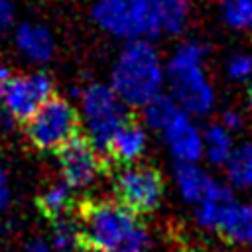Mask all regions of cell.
I'll use <instances>...</instances> for the list:
<instances>
[{"label": "cell", "instance_id": "obj_1", "mask_svg": "<svg viewBox=\"0 0 252 252\" xmlns=\"http://www.w3.org/2000/svg\"><path fill=\"white\" fill-rule=\"evenodd\" d=\"M79 228L83 248L89 252H150L152 246L148 228L118 201L87 203Z\"/></svg>", "mask_w": 252, "mask_h": 252}, {"label": "cell", "instance_id": "obj_2", "mask_svg": "<svg viewBox=\"0 0 252 252\" xmlns=\"http://www.w3.org/2000/svg\"><path fill=\"white\" fill-rule=\"evenodd\" d=\"M165 83V67L150 41H128L118 53L110 87L126 106L144 108L161 94Z\"/></svg>", "mask_w": 252, "mask_h": 252}, {"label": "cell", "instance_id": "obj_3", "mask_svg": "<svg viewBox=\"0 0 252 252\" xmlns=\"http://www.w3.org/2000/svg\"><path fill=\"white\" fill-rule=\"evenodd\" d=\"M207 49L197 41L181 43L165 65L171 98L191 116H205L215 108V87L205 71Z\"/></svg>", "mask_w": 252, "mask_h": 252}, {"label": "cell", "instance_id": "obj_4", "mask_svg": "<svg viewBox=\"0 0 252 252\" xmlns=\"http://www.w3.org/2000/svg\"><path fill=\"white\" fill-rule=\"evenodd\" d=\"M91 14L100 30L126 41H148L161 32L156 0H96Z\"/></svg>", "mask_w": 252, "mask_h": 252}, {"label": "cell", "instance_id": "obj_5", "mask_svg": "<svg viewBox=\"0 0 252 252\" xmlns=\"http://www.w3.org/2000/svg\"><path fill=\"white\" fill-rule=\"evenodd\" d=\"M81 114L87 138L98 152H106L116 130L128 120L126 104L116 96L110 85L93 83L81 94Z\"/></svg>", "mask_w": 252, "mask_h": 252}, {"label": "cell", "instance_id": "obj_6", "mask_svg": "<svg viewBox=\"0 0 252 252\" xmlns=\"http://www.w3.org/2000/svg\"><path fill=\"white\" fill-rule=\"evenodd\" d=\"M79 124L81 120L75 106L61 96H51L26 122V132L37 150L59 152L67 142L79 136Z\"/></svg>", "mask_w": 252, "mask_h": 252}, {"label": "cell", "instance_id": "obj_7", "mask_svg": "<svg viewBox=\"0 0 252 252\" xmlns=\"http://www.w3.org/2000/svg\"><path fill=\"white\" fill-rule=\"evenodd\" d=\"M114 193L120 205L134 215L152 213L163 197L161 173L146 163L120 165L114 173Z\"/></svg>", "mask_w": 252, "mask_h": 252}, {"label": "cell", "instance_id": "obj_8", "mask_svg": "<svg viewBox=\"0 0 252 252\" xmlns=\"http://www.w3.org/2000/svg\"><path fill=\"white\" fill-rule=\"evenodd\" d=\"M51 96L53 79L43 71H33L14 75L0 102L12 120L28 122Z\"/></svg>", "mask_w": 252, "mask_h": 252}, {"label": "cell", "instance_id": "obj_9", "mask_svg": "<svg viewBox=\"0 0 252 252\" xmlns=\"http://www.w3.org/2000/svg\"><path fill=\"white\" fill-rule=\"evenodd\" d=\"M57 163L61 181L67 183L73 191L91 187L102 171L100 152L91 144L87 136H75L71 142H67L57 152Z\"/></svg>", "mask_w": 252, "mask_h": 252}, {"label": "cell", "instance_id": "obj_10", "mask_svg": "<svg viewBox=\"0 0 252 252\" xmlns=\"http://www.w3.org/2000/svg\"><path fill=\"white\" fill-rule=\"evenodd\" d=\"M161 138L177 163H197L203 158V132L185 110H179L161 130Z\"/></svg>", "mask_w": 252, "mask_h": 252}, {"label": "cell", "instance_id": "obj_11", "mask_svg": "<svg viewBox=\"0 0 252 252\" xmlns=\"http://www.w3.org/2000/svg\"><path fill=\"white\" fill-rule=\"evenodd\" d=\"M146 148H148L146 128L140 122H134L128 118L112 136L106 148V154L120 165H130V163H138Z\"/></svg>", "mask_w": 252, "mask_h": 252}, {"label": "cell", "instance_id": "obj_12", "mask_svg": "<svg viewBox=\"0 0 252 252\" xmlns=\"http://www.w3.org/2000/svg\"><path fill=\"white\" fill-rule=\"evenodd\" d=\"M236 197L232 193V187L228 183H220L215 179L207 189V193L203 195V199L193 207L197 224L205 230H217L224 213L230 209Z\"/></svg>", "mask_w": 252, "mask_h": 252}, {"label": "cell", "instance_id": "obj_13", "mask_svg": "<svg viewBox=\"0 0 252 252\" xmlns=\"http://www.w3.org/2000/svg\"><path fill=\"white\" fill-rule=\"evenodd\" d=\"M14 41L18 51L32 63H47L55 51V41L51 32L45 26L33 22H26L18 26L14 33Z\"/></svg>", "mask_w": 252, "mask_h": 252}, {"label": "cell", "instance_id": "obj_14", "mask_svg": "<svg viewBox=\"0 0 252 252\" xmlns=\"http://www.w3.org/2000/svg\"><path fill=\"white\" fill-rule=\"evenodd\" d=\"M217 232L236 246H252V199L234 201L224 213Z\"/></svg>", "mask_w": 252, "mask_h": 252}, {"label": "cell", "instance_id": "obj_15", "mask_svg": "<svg viewBox=\"0 0 252 252\" xmlns=\"http://www.w3.org/2000/svg\"><path fill=\"white\" fill-rule=\"evenodd\" d=\"M173 181L181 199L195 207L215 179L203 167H199V163H177L173 169Z\"/></svg>", "mask_w": 252, "mask_h": 252}, {"label": "cell", "instance_id": "obj_16", "mask_svg": "<svg viewBox=\"0 0 252 252\" xmlns=\"http://www.w3.org/2000/svg\"><path fill=\"white\" fill-rule=\"evenodd\" d=\"M226 183L238 191H252V140L234 146L224 163Z\"/></svg>", "mask_w": 252, "mask_h": 252}, {"label": "cell", "instance_id": "obj_17", "mask_svg": "<svg viewBox=\"0 0 252 252\" xmlns=\"http://www.w3.org/2000/svg\"><path fill=\"white\" fill-rule=\"evenodd\" d=\"M234 146V134L228 132L220 122L211 124L203 132V158H207V161H211L213 165L224 167Z\"/></svg>", "mask_w": 252, "mask_h": 252}, {"label": "cell", "instance_id": "obj_18", "mask_svg": "<svg viewBox=\"0 0 252 252\" xmlns=\"http://www.w3.org/2000/svg\"><path fill=\"white\" fill-rule=\"evenodd\" d=\"M37 207L39 211L49 219V220H59L65 219L67 213L73 207V189L63 183L57 181L53 185H49L39 197H37Z\"/></svg>", "mask_w": 252, "mask_h": 252}, {"label": "cell", "instance_id": "obj_19", "mask_svg": "<svg viewBox=\"0 0 252 252\" xmlns=\"http://www.w3.org/2000/svg\"><path fill=\"white\" fill-rule=\"evenodd\" d=\"M144 122H146V126H150L152 130H156V132H159L161 134V130L175 118V114L179 112V110H183L169 94H159V96H156L154 100H150L144 108Z\"/></svg>", "mask_w": 252, "mask_h": 252}, {"label": "cell", "instance_id": "obj_20", "mask_svg": "<svg viewBox=\"0 0 252 252\" xmlns=\"http://www.w3.org/2000/svg\"><path fill=\"white\" fill-rule=\"evenodd\" d=\"M161 30L175 35L181 33L189 18V0H156Z\"/></svg>", "mask_w": 252, "mask_h": 252}, {"label": "cell", "instance_id": "obj_21", "mask_svg": "<svg viewBox=\"0 0 252 252\" xmlns=\"http://www.w3.org/2000/svg\"><path fill=\"white\" fill-rule=\"evenodd\" d=\"M222 22L234 32H252V0H220Z\"/></svg>", "mask_w": 252, "mask_h": 252}, {"label": "cell", "instance_id": "obj_22", "mask_svg": "<svg viewBox=\"0 0 252 252\" xmlns=\"http://www.w3.org/2000/svg\"><path fill=\"white\" fill-rule=\"evenodd\" d=\"M81 228H79V220H71V219H59L53 222V230H51V248L53 250H77L81 248Z\"/></svg>", "mask_w": 252, "mask_h": 252}, {"label": "cell", "instance_id": "obj_23", "mask_svg": "<svg viewBox=\"0 0 252 252\" xmlns=\"http://www.w3.org/2000/svg\"><path fill=\"white\" fill-rule=\"evenodd\" d=\"M224 71L234 83H248L252 79V55L248 53H232L226 59Z\"/></svg>", "mask_w": 252, "mask_h": 252}, {"label": "cell", "instance_id": "obj_24", "mask_svg": "<svg viewBox=\"0 0 252 252\" xmlns=\"http://www.w3.org/2000/svg\"><path fill=\"white\" fill-rule=\"evenodd\" d=\"M228 132H232V134H236V132H240L242 130V126H244V116H242V112L240 110H234V108H228V110H224L222 114H220V120H219Z\"/></svg>", "mask_w": 252, "mask_h": 252}, {"label": "cell", "instance_id": "obj_25", "mask_svg": "<svg viewBox=\"0 0 252 252\" xmlns=\"http://www.w3.org/2000/svg\"><path fill=\"white\" fill-rule=\"evenodd\" d=\"M10 199H12L10 181H8V173H6L4 163H2V158H0V215L6 213V209L10 207Z\"/></svg>", "mask_w": 252, "mask_h": 252}, {"label": "cell", "instance_id": "obj_26", "mask_svg": "<svg viewBox=\"0 0 252 252\" xmlns=\"http://www.w3.org/2000/svg\"><path fill=\"white\" fill-rule=\"evenodd\" d=\"M14 22V6L10 0H0V35L12 26Z\"/></svg>", "mask_w": 252, "mask_h": 252}, {"label": "cell", "instance_id": "obj_27", "mask_svg": "<svg viewBox=\"0 0 252 252\" xmlns=\"http://www.w3.org/2000/svg\"><path fill=\"white\" fill-rule=\"evenodd\" d=\"M26 252H53V248H51L49 242L37 238V240H32V242L26 246Z\"/></svg>", "mask_w": 252, "mask_h": 252}, {"label": "cell", "instance_id": "obj_28", "mask_svg": "<svg viewBox=\"0 0 252 252\" xmlns=\"http://www.w3.org/2000/svg\"><path fill=\"white\" fill-rule=\"evenodd\" d=\"M12 77H14V73L8 67H0V100H2V96H4V93L8 89V85H10Z\"/></svg>", "mask_w": 252, "mask_h": 252}, {"label": "cell", "instance_id": "obj_29", "mask_svg": "<svg viewBox=\"0 0 252 252\" xmlns=\"http://www.w3.org/2000/svg\"><path fill=\"white\" fill-rule=\"evenodd\" d=\"M246 104H248V108L252 110V87H250L248 93H246Z\"/></svg>", "mask_w": 252, "mask_h": 252}, {"label": "cell", "instance_id": "obj_30", "mask_svg": "<svg viewBox=\"0 0 252 252\" xmlns=\"http://www.w3.org/2000/svg\"><path fill=\"white\" fill-rule=\"evenodd\" d=\"M53 252H75V250H53Z\"/></svg>", "mask_w": 252, "mask_h": 252}]
</instances>
